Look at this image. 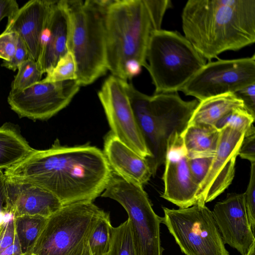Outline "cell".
I'll return each instance as SVG.
<instances>
[{
	"mask_svg": "<svg viewBox=\"0 0 255 255\" xmlns=\"http://www.w3.org/2000/svg\"><path fill=\"white\" fill-rule=\"evenodd\" d=\"M4 174L8 179L45 189L65 205L93 201L105 190L113 171L100 148L90 144L63 146L57 139L48 149H33Z\"/></svg>",
	"mask_w": 255,
	"mask_h": 255,
	"instance_id": "obj_1",
	"label": "cell"
},
{
	"mask_svg": "<svg viewBox=\"0 0 255 255\" xmlns=\"http://www.w3.org/2000/svg\"><path fill=\"white\" fill-rule=\"evenodd\" d=\"M181 18L184 37L209 62L255 42V0H189Z\"/></svg>",
	"mask_w": 255,
	"mask_h": 255,
	"instance_id": "obj_2",
	"label": "cell"
},
{
	"mask_svg": "<svg viewBox=\"0 0 255 255\" xmlns=\"http://www.w3.org/2000/svg\"><path fill=\"white\" fill-rule=\"evenodd\" d=\"M108 70L127 81L146 68V53L152 32L161 26L144 0H114L105 18Z\"/></svg>",
	"mask_w": 255,
	"mask_h": 255,
	"instance_id": "obj_3",
	"label": "cell"
},
{
	"mask_svg": "<svg viewBox=\"0 0 255 255\" xmlns=\"http://www.w3.org/2000/svg\"><path fill=\"white\" fill-rule=\"evenodd\" d=\"M125 85L137 124L151 154L146 159L154 176L164 163L169 138L185 129L199 101H184L177 92L149 96L127 81Z\"/></svg>",
	"mask_w": 255,
	"mask_h": 255,
	"instance_id": "obj_4",
	"label": "cell"
},
{
	"mask_svg": "<svg viewBox=\"0 0 255 255\" xmlns=\"http://www.w3.org/2000/svg\"><path fill=\"white\" fill-rule=\"evenodd\" d=\"M70 15L67 49L77 66L80 86L91 84L108 70L106 47L105 14L100 0H66Z\"/></svg>",
	"mask_w": 255,
	"mask_h": 255,
	"instance_id": "obj_5",
	"label": "cell"
},
{
	"mask_svg": "<svg viewBox=\"0 0 255 255\" xmlns=\"http://www.w3.org/2000/svg\"><path fill=\"white\" fill-rule=\"evenodd\" d=\"M146 61L154 94L180 91L206 63L184 36L162 29L151 35Z\"/></svg>",
	"mask_w": 255,
	"mask_h": 255,
	"instance_id": "obj_6",
	"label": "cell"
},
{
	"mask_svg": "<svg viewBox=\"0 0 255 255\" xmlns=\"http://www.w3.org/2000/svg\"><path fill=\"white\" fill-rule=\"evenodd\" d=\"M102 211L91 201L63 205L48 218L31 254L83 255L89 233Z\"/></svg>",
	"mask_w": 255,
	"mask_h": 255,
	"instance_id": "obj_7",
	"label": "cell"
},
{
	"mask_svg": "<svg viewBox=\"0 0 255 255\" xmlns=\"http://www.w3.org/2000/svg\"><path fill=\"white\" fill-rule=\"evenodd\" d=\"M101 196L116 201L127 211L137 255H162L160 235L162 217L154 212L143 186L113 172Z\"/></svg>",
	"mask_w": 255,
	"mask_h": 255,
	"instance_id": "obj_8",
	"label": "cell"
},
{
	"mask_svg": "<svg viewBox=\"0 0 255 255\" xmlns=\"http://www.w3.org/2000/svg\"><path fill=\"white\" fill-rule=\"evenodd\" d=\"M163 210L162 223L185 255H230L212 212L205 204Z\"/></svg>",
	"mask_w": 255,
	"mask_h": 255,
	"instance_id": "obj_9",
	"label": "cell"
},
{
	"mask_svg": "<svg viewBox=\"0 0 255 255\" xmlns=\"http://www.w3.org/2000/svg\"><path fill=\"white\" fill-rule=\"evenodd\" d=\"M255 83V55L231 60L209 61L180 91L198 101L233 93Z\"/></svg>",
	"mask_w": 255,
	"mask_h": 255,
	"instance_id": "obj_10",
	"label": "cell"
},
{
	"mask_svg": "<svg viewBox=\"0 0 255 255\" xmlns=\"http://www.w3.org/2000/svg\"><path fill=\"white\" fill-rule=\"evenodd\" d=\"M125 82L113 75L108 77L98 96L112 132L137 154L148 159L151 154L137 124Z\"/></svg>",
	"mask_w": 255,
	"mask_h": 255,
	"instance_id": "obj_11",
	"label": "cell"
},
{
	"mask_svg": "<svg viewBox=\"0 0 255 255\" xmlns=\"http://www.w3.org/2000/svg\"><path fill=\"white\" fill-rule=\"evenodd\" d=\"M80 87L76 80L49 83L40 81L22 91H10L7 102L20 118L47 120L66 108Z\"/></svg>",
	"mask_w": 255,
	"mask_h": 255,
	"instance_id": "obj_12",
	"label": "cell"
},
{
	"mask_svg": "<svg viewBox=\"0 0 255 255\" xmlns=\"http://www.w3.org/2000/svg\"><path fill=\"white\" fill-rule=\"evenodd\" d=\"M245 133L230 127L220 130L216 154L199 186L197 204H205L214 200L232 183L235 174L236 159Z\"/></svg>",
	"mask_w": 255,
	"mask_h": 255,
	"instance_id": "obj_13",
	"label": "cell"
},
{
	"mask_svg": "<svg viewBox=\"0 0 255 255\" xmlns=\"http://www.w3.org/2000/svg\"><path fill=\"white\" fill-rule=\"evenodd\" d=\"M164 163V187L161 197L179 208L197 204L199 185L190 172L187 153L181 133L178 132L173 133L168 140Z\"/></svg>",
	"mask_w": 255,
	"mask_h": 255,
	"instance_id": "obj_14",
	"label": "cell"
},
{
	"mask_svg": "<svg viewBox=\"0 0 255 255\" xmlns=\"http://www.w3.org/2000/svg\"><path fill=\"white\" fill-rule=\"evenodd\" d=\"M225 244L246 255L255 243L248 219L244 193L229 194L212 211Z\"/></svg>",
	"mask_w": 255,
	"mask_h": 255,
	"instance_id": "obj_15",
	"label": "cell"
},
{
	"mask_svg": "<svg viewBox=\"0 0 255 255\" xmlns=\"http://www.w3.org/2000/svg\"><path fill=\"white\" fill-rule=\"evenodd\" d=\"M55 0H31L7 20L4 32H14L24 42L29 58L37 61L41 38L52 5Z\"/></svg>",
	"mask_w": 255,
	"mask_h": 255,
	"instance_id": "obj_16",
	"label": "cell"
},
{
	"mask_svg": "<svg viewBox=\"0 0 255 255\" xmlns=\"http://www.w3.org/2000/svg\"><path fill=\"white\" fill-rule=\"evenodd\" d=\"M70 15L66 0H55L43 31L37 64L43 74L52 68L67 52Z\"/></svg>",
	"mask_w": 255,
	"mask_h": 255,
	"instance_id": "obj_17",
	"label": "cell"
},
{
	"mask_svg": "<svg viewBox=\"0 0 255 255\" xmlns=\"http://www.w3.org/2000/svg\"><path fill=\"white\" fill-rule=\"evenodd\" d=\"M6 179L7 199L14 217L30 215L48 218L63 206L55 196L37 185Z\"/></svg>",
	"mask_w": 255,
	"mask_h": 255,
	"instance_id": "obj_18",
	"label": "cell"
},
{
	"mask_svg": "<svg viewBox=\"0 0 255 255\" xmlns=\"http://www.w3.org/2000/svg\"><path fill=\"white\" fill-rule=\"evenodd\" d=\"M103 153L113 172L143 186L152 172L147 160L121 141L110 130L104 137Z\"/></svg>",
	"mask_w": 255,
	"mask_h": 255,
	"instance_id": "obj_19",
	"label": "cell"
},
{
	"mask_svg": "<svg viewBox=\"0 0 255 255\" xmlns=\"http://www.w3.org/2000/svg\"><path fill=\"white\" fill-rule=\"evenodd\" d=\"M219 135L220 130L214 126L188 124L181 133L188 158L213 157Z\"/></svg>",
	"mask_w": 255,
	"mask_h": 255,
	"instance_id": "obj_20",
	"label": "cell"
},
{
	"mask_svg": "<svg viewBox=\"0 0 255 255\" xmlns=\"http://www.w3.org/2000/svg\"><path fill=\"white\" fill-rule=\"evenodd\" d=\"M238 108H245L244 105L234 93L211 97L199 101L188 124H204L215 127L222 118Z\"/></svg>",
	"mask_w": 255,
	"mask_h": 255,
	"instance_id": "obj_21",
	"label": "cell"
},
{
	"mask_svg": "<svg viewBox=\"0 0 255 255\" xmlns=\"http://www.w3.org/2000/svg\"><path fill=\"white\" fill-rule=\"evenodd\" d=\"M33 149L16 126L6 123L0 127V170L16 165Z\"/></svg>",
	"mask_w": 255,
	"mask_h": 255,
	"instance_id": "obj_22",
	"label": "cell"
},
{
	"mask_svg": "<svg viewBox=\"0 0 255 255\" xmlns=\"http://www.w3.org/2000/svg\"><path fill=\"white\" fill-rule=\"evenodd\" d=\"M48 218L22 215L14 217V228L22 253L30 254L43 231Z\"/></svg>",
	"mask_w": 255,
	"mask_h": 255,
	"instance_id": "obj_23",
	"label": "cell"
},
{
	"mask_svg": "<svg viewBox=\"0 0 255 255\" xmlns=\"http://www.w3.org/2000/svg\"><path fill=\"white\" fill-rule=\"evenodd\" d=\"M112 228L109 213L103 210L89 233L83 255H106L110 246Z\"/></svg>",
	"mask_w": 255,
	"mask_h": 255,
	"instance_id": "obj_24",
	"label": "cell"
},
{
	"mask_svg": "<svg viewBox=\"0 0 255 255\" xmlns=\"http://www.w3.org/2000/svg\"><path fill=\"white\" fill-rule=\"evenodd\" d=\"M106 255H137L128 219L112 228L110 246Z\"/></svg>",
	"mask_w": 255,
	"mask_h": 255,
	"instance_id": "obj_25",
	"label": "cell"
},
{
	"mask_svg": "<svg viewBox=\"0 0 255 255\" xmlns=\"http://www.w3.org/2000/svg\"><path fill=\"white\" fill-rule=\"evenodd\" d=\"M18 72L11 84V92L22 91L41 80L43 74L37 62L28 58L18 67Z\"/></svg>",
	"mask_w": 255,
	"mask_h": 255,
	"instance_id": "obj_26",
	"label": "cell"
},
{
	"mask_svg": "<svg viewBox=\"0 0 255 255\" xmlns=\"http://www.w3.org/2000/svg\"><path fill=\"white\" fill-rule=\"evenodd\" d=\"M76 79V61L73 54L68 51L56 64L47 72L46 76L41 81L44 83L57 82Z\"/></svg>",
	"mask_w": 255,
	"mask_h": 255,
	"instance_id": "obj_27",
	"label": "cell"
},
{
	"mask_svg": "<svg viewBox=\"0 0 255 255\" xmlns=\"http://www.w3.org/2000/svg\"><path fill=\"white\" fill-rule=\"evenodd\" d=\"M255 118L245 108H238L222 118L215 127L219 130L230 127L246 133L253 125Z\"/></svg>",
	"mask_w": 255,
	"mask_h": 255,
	"instance_id": "obj_28",
	"label": "cell"
},
{
	"mask_svg": "<svg viewBox=\"0 0 255 255\" xmlns=\"http://www.w3.org/2000/svg\"><path fill=\"white\" fill-rule=\"evenodd\" d=\"M250 179L244 193L247 215L251 230L255 235V162L251 163Z\"/></svg>",
	"mask_w": 255,
	"mask_h": 255,
	"instance_id": "obj_29",
	"label": "cell"
},
{
	"mask_svg": "<svg viewBox=\"0 0 255 255\" xmlns=\"http://www.w3.org/2000/svg\"><path fill=\"white\" fill-rule=\"evenodd\" d=\"M18 34L14 32H4L0 34V58L9 61L16 49Z\"/></svg>",
	"mask_w": 255,
	"mask_h": 255,
	"instance_id": "obj_30",
	"label": "cell"
},
{
	"mask_svg": "<svg viewBox=\"0 0 255 255\" xmlns=\"http://www.w3.org/2000/svg\"><path fill=\"white\" fill-rule=\"evenodd\" d=\"M213 157L188 158L191 175L194 181L199 186L205 177Z\"/></svg>",
	"mask_w": 255,
	"mask_h": 255,
	"instance_id": "obj_31",
	"label": "cell"
},
{
	"mask_svg": "<svg viewBox=\"0 0 255 255\" xmlns=\"http://www.w3.org/2000/svg\"><path fill=\"white\" fill-rule=\"evenodd\" d=\"M238 155L251 163L255 162V128L254 125L245 133Z\"/></svg>",
	"mask_w": 255,
	"mask_h": 255,
	"instance_id": "obj_32",
	"label": "cell"
},
{
	"mask_svg": "<svg viewBox=\"0 0 255 255\" xmlns=\"http://www.w3.org/2000/svg\"><path fill=\"white\" fill-rule=\"evenodd\" d=\"M7 179L2 170H0V227L11 217L6 191Z\"/></svg>",
	"mask_w": 255,
	"mask_h": 255,
	"instance_id": "obj_33",
	"label": "cell"
},
{
	"mask_svg": "<svg viewBox=\"0 0 255 255\" xmlns=\"http://www.w3.org/2000/svg\"><path fill=\"white\" fill-rule=\"evenodd\" d=\"M16 238L12 216L0 227V253L12 245Z\"/></svg>",
	"mask_w": 255,
	"mask_h": 255,
	"instance_id": "obj_34",
	"label": "cell"
},
{
	"mask_svg": "<svg viewBox=\"0 0 255 255\" xmlns=\"http://www.w3.org/2000/svg\"><path fill=\"white\" fill-rule=\"evenodd\" d=\"M28 58L29 55L26 45L22 39L18 36L16 49L13 57L9 61H3L1 65L15 71L22 62Z\"/></svg>",
	"mask_w": 255,
	"mask_h": 255,
	"instance_id": "obj_35",
	"label": "cell"
},
{
	"mask_svg": "<svg viewBox=\"0 0 255 255\" xmlns=\"http://www.w3.org/2000/svg\"><path fill=\"white\" fill-rule=\"evenodd\" d=\"M234 94L243 101L245 108L255 117V83L246 86Z\"/></svg>",
	"mask_w": 255,
	"mask_h": 255,
	"instance_id": "obj_36",
	"label": "cell"
},
{
	"mask_svg": "<svg viewBox=\"0 0 255 255\" xmlns=\"http://www.w3.org/2000/svg\"><path fill=\"white\" fill-rule=\"evenodd\" d=\"M18 9V4L15 0H0V22L4 17L7 20L11 18Z\"/></svg>",
	"mask_w": 255,
	"mask_h": 255,
	"instance_id": "obj_37",
	"label": "cell"
},
{
	"mask_svg": "<svg viewBox=\"0 0 255 255\" xmlns=\"http://www.w3.org/2000/svg\"><path fill=\"white\" fill-rule=\"evenodd\" d=\"M0 255H23L17 240L14 243L0 253Z\"/></svg>",
	"mask_w": 255,
	"mask_h": 255,
	"instance_id": "obj_38",
	"label": "cell"
},
{
	"mask_svg": "<svg viewBox=\"0 0 255 255\" xmlns=\"http://www.w3.org/2000/svg\"><path fill=\"white\" fill-rule=\"evenodd\" d=\"M255 243H254L250 248L246 255H255Z\"/></svg>",
	"mask_w": 255,
	"mask_h": 255,
	"instance_id": "obj_39",
	"label": "cell"
},
{
	"mask_svg": "<svg viewBox=\"0 0 255 255\" xmlns=\"http://www.w3.org/2000/svg\"><path fill=\"white\" fill-rule=\"evenodd\" d=\"M33 255L32 254H28V255Z\"/></svg>",
	"mask_w": 255,
	"mask_h": 255,
	"instance_id": "obj_40",
	"label": "cell"
}]
</instances>
